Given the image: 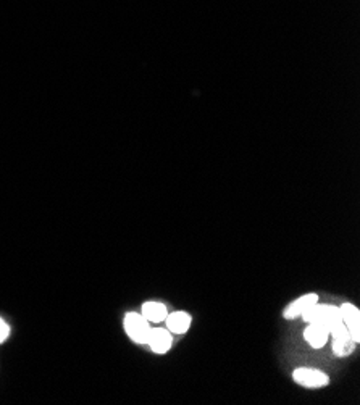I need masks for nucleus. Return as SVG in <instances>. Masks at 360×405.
Returning a JSON list of instances; mask_svg holds the SVG:
<instances>
[{
    "mask_svg": "<svg viewBox=\"0 0 360 405\" xmlns=\"http://www.w3.org/2000/svg\"><path fill=\"white\" fill-rule=\"evenodd\" d=\"M301 318L306 323L322 324L323 328L328 329V333H332L333 329H336L338 327H341L343 324L339 307L332 304H318V302L313 304L307 312L302 313Z\"/></svg>",
    "mask_w": 360,
    "mask_h": 405,
    "instance_id": "1",
    "label": "nucleus"
},
{
    "mask_svg": "<svg viewBox=\"0 0 360 405\" xmlns=\"http://www.w3.org/2000/svg\"><path fill=\"white\" fill-rule=\"evenodd\" d=\"M123 327L124 331L128 334V338L131 339L134 344H141V346L146 344L147 346V339L149 334H151L152 324L142 317L141 312H128L124 315Z\"/></svg>",
    "mask_w": 360,
    "mask_h": 405,
    "instance_id": "2",
    "label": "nucleus"
},
{
    "mask_svg": "<svg viewBox=\"0 0 360 405\" xmlns=\"http://www.w3.org/2000/svg\"><path fill=\"white\" fill-rule=\"evenodd\" d=\"M293 379L294 383L299 384V386L307 389H320L329 384V377L327 373L322 372V370L309 367H301L294 370Z\"/></svg>",
    "mask_w": 360,
    "mask_h": 405,
    "instance_id": "3",
    "label": "nucleus"
},
{
    "mask_svg": "<svg viewBox=\"0 0 360 405\" xmlns=\"http://www.w3.org/2000/svg\"><path fill=\"white\" fill-rule=\"evenodd\" d=\"M329 338H332L333 352L336 357H349V355L356 351L357 342L354 341L352 334L347 331V328L344 327V323L336 329H333V331L329 333Z\"/></svg>",
    "mask_w": 360,
    "mask_h": 405,
    "instance_id": "4",
    "label": "nucleus"
},
{
    "mask_svg": "<svg viewBox=\"0 0 360 405\" xmlns=\"http://www.w3.org/2000/svg\"><path fill=\"white\" fill-rule=\"evenodd\" d=\"M173 333L168 331V328L162 327H152L151 334H149L147 346L151 347L154 354H167L173 346Z\"/></svg>",
    "mask_w": 360,
    "mask_h": 405,
    "instance_id": "5",
    "label": "nucleus"
},
{
    "mask_svg": "<svg viewBox=\"0 0 360 405\" xmlns=\"http://www.w3.org/2000/svg\"><path fill=\"white\" fill-rule=\"evenodd\" d=\"M317 302H318V294H315V292L304 294V296H299L297 299H294L291 304L284 307L283 317L286 320H296L299 317H302V313L307 312V310Z\"/></svg>",
    "mask_w": 360,
    "mask_h": 405,
    "instance_id": "6",
    "label": "nucleus"
},
{
    "mask_svg": "<svg viewBox=\"0 0 360 405\" xmlns=\"http://www.w3.org/2000/svg\"><path fill=\"white\" fill-rule=\"evenodd\" d=\"M339 312H341V320H343L344 327H346L347 331L352 334L354 341L359 344L360 342V310L351 302H344L341 307H339Z\"/></svg>",
    "mask_w": 360,
    "mask_h": 405,
    "instance_id": "7",
    "label": "nucleus"
},
{
    "mask_svg": "<svg viewBox=\"0 0 360 405\" xmlns=\"http://www.w3.org/2000/svg\"><path fill=\"white\" fill-rule=\"evenodd\" d=\"M163 323L170 333L179 336V334H186L189 331L193 324V317L188 312H184V310H177V312L168 313Z\"/></svg>",
    "mask_w": 360,
    "mask_h": 405,
    "instance_id": "8",
    "label": "nucleus"
},
{
    "mask_svg": "<svg viewBox=\"0 0 360 405\" xmlns=\"http://www.w3.org/2000/svg\"><path fill=\"white\" fill-rule=\"evenodd\" d=\"M304 339L312 349H323L329 339V333L322 324L307 323V328L304 329Z\"/></svg>",
    "mask_w": 360,
    "mask_h": 405,
    "instance_id": "9",
    "label": "nucleus"
},
{
    "mask_svg": "<svg viewBox=\"0 0 360 405\" xmlns=\"http://www.w3.org/2000/svg\"><path fill=\"white\" fill-rule=\"evenodd\" d=\"M141 313L151 324H158L165 322V318H167V315L170 312H168V307L163 302L147 301L142 304Z\"/></svg>",
    "mask_w": 360,
    "mask_h": 405,
    "instance_id": "10",
    "label": "nucleus"
},
{
    "mask_svg": "<svg viewBox=\"0 0 360 405\" xmlns=\"http://www.w3.org/2000/svg\"><path fill=\"white\" fill-rule=\"evenodd\" d=\"M10 336V324L5 322L3 318H0V344H3Z\"/></svg>",
    "mask_w": 360,
    "mask_h": 405,
    "instance_id": "11",
    "label": "nucleus"
}]
</instances>
